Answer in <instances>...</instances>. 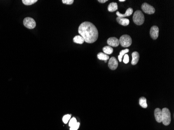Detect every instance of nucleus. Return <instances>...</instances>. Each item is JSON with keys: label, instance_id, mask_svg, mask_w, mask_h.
Masks as SVG:
<instances>
[{"label": "nucleus", "instance_id": "b1692460", "mask_svg": "<svg viewBox=\"0 0 174 130\" xmlns=\"http://www.w3.org/2000/svg\"><path fill=\"white\" fill-rule=\"evenodd\" d=\"M74 0H63L62 2L64 4H66L67 5H71L74 3Z\"/></svg>", "mask_w": 174, "mask_h": 130}, {"label": "nucleus", "instance_id": "f3484780", "mask_svg": "<svg viewBox=\"0 0 174 130\" xmlns=\"http://www.w3.org/2000/svg\"><path fill=\"white\" fill-rule=\"evenodd\" d=\"M97 57H98V59H99L101 60V61H107L109 59V56L108 55L105 54L104 53H101V52L98 53Z\"/></svg>", "mask_w": 174, "mask_h": 130}, {"label": "nucleus", "instance_id": "6e6552de", "mask_svg": "<svg viewBox=\"0 0 174 130\" xmlns=\"http://www.w3.org/2000/svg\"><path fill=\"white\" fill-rule=\"evenodd\" d=\"M108 67L111 69L114 70L117 68V67L119 65L118 61H117L116 58L115 57H112L108 61Z\"/></svg>", "mask_w": 174, "mask_h": 130}, {"label": "nucleus", "instance_id": "ddd939ff", "mask_svg": "<svg viewBox=\"0 0 174 130\" xmlns=\"http://www.w3.org/2000/svg\"><path fill=\"white\" fill-rule=\"evenodd\" d=\"M132 65H136L137 64L139 60V54L138 52H134L132 53Z\"/></svg>", "mask_w": 174, "mask_h": 130}, {"label": "nucleus", "instance_id": "412c9836", "mask_svg": "<svg viewBox=\"0 0 174 130\" xmlns=\"http://www.w3.org/2000/svg\"><path fill=\"white\" fill-rule=\"evenodd\" d=\"M71 118V114H66L63 117V121L65 124H67L69 120Z\"/></svg>", "mask_w": 174, "mask_h": 130}, {"label": "nucleus", "instance_id": "aec40b11", "mask_svg": "<svg viewBox=\"0 0 174 130\" xmlns=\"http://www.w3.org/2000/svg\"><path fill=\"white\" fill-rule=\"evenodd\" d=\"M37 0H23L22 2L25 5H31L37 2Z\"/></svg>", "mask_w": 174, "mask_h": 130}, {"label": "nucleus", "instance_id": "7ed1b4c3", "mask_svg": "<svg viewBox=\"0 0 174 130\" xmlns=\"http://www.w3.org/2000/svg\"><path fill=\"white\" fill-rule=\"evenodd\" d=\"M133 21L137 25H142L145 22V16L142 12L140 11H136L134 14Z\"/></svg>", "mask_w": 174, "mask_h": 130}, {"label": "nucleus", "instance_id": "9b49d317", "mask_svg": "<svg viewBox=\"0 0 174 130\" xmlns=\"http://www.w3.org/2000/svg\"><path fill=\"white\" fill-rule=\"evenodd\" d=\"M116 20H117V21L119 22V24L121 25L122 26H128L130 22L128 19L120 17H117Z\"/></svg>", "mask_w": 174, "mask_h": 130}, {"label": "nucleus", "instance_id": "f03ea898", "mask_svg": "<svg viewBox=\"0 0 174 130\" xmlns=\"http://www.w3.org/2000/svg\"><path fill=\"white\" fill-rule=\"evenodd\" d=\"M162 121L164 125H169L171 122V114L168 108H164L162 110Z\"/></svg>", "mask_w": 174, "mask_h": 130}, {"label": "nucleus", "instance_id": "9d476101", "mask_svg": "<svg viewBox=\"0 0 174 130\" xmlns=\"http://www.w3.org/2000/svg\"><path fill=\"white\" fill-rule=\"evenodd\" d=\"M154 116L156 121L158 123H161L162 121V112L160 108H156L154 111Z\"/></svg>", "mask_w": 174, "mask_h": 130}, {"label": "nucleus", "instance_id": "2eb2a0df", "mask_svg": "<svg viewBox=\"0 0 174 130\" xmlns=\"http://www.w3.org/2000/svg\"><path fill=\"white\" fill-rule=\"evenodd\" d=\"M139 105L143 108H147L148 107V105L147 103V99L145 97H141L139 98Z\"/></svg>", "mask_w": 174, "mask_h": 130}, {"label": "nucleus", "instance_id": "f257e3e1", "mask_svg": "<svg viewBox=\"0 0 174 130\" xmlns=\"http://www.w3.org/2000/svg\"><path fill=\"white\" fill-rule=\"evenodd\" d=\"M79 35L88 43H93L97 40L99 32L97 28L91 22L85 21L82 22L78 28Z\"/></svg>", "mask_w": 174, "mask_h": 130}, {"label": "nucleus", "instance_id": "423d86ee", "mask_svg": "<svg viewBox=\"0 0 174 130\" xmlns=\"http://www.w3.org/2000/svg\"><path fill=\"white\" fill-rule=\"evenodd\" d=\"M141 8L142 11L147 14L151 15L156 12L155 8L152 6L150 5L147 3H144L141 6Z\"/></svg>", "mask_w": 174, "mask_h": 130}, {"label": "nucleus", "instance_id": "39448f33", "mask_svg": "<svg viewBox=\"0 0 174 130\" xmlns=\"http://www.w3.org/2000/svg\"><path fill=\"white\" fill-rule=\"evenodd\" d=\"M24 25L29 29H32L36 26V22L34 19L31 17H26L23 21Z\"/></svg>", "mask_w": 174, "mask_h": 130}, {"label": "nucleus", "instance_id": "6ab92c4d", "mask_svg": "<svg viewBox=\"0 0 174 130\" xmlns=\"http://www.w3.org/2000/svg\"><path fill=\"white\" fill-rule=\"evenodd\" d=\"M129 52V49L126 48V49H125L123 50H121L119 53V61L120 62H121L122 61V58L126 54L128 53Z\"/></svg>", "mask_w": 174, "mask_h": 130}, {"label": "nucleus", "instance_id": "5701e85b", "mask_svg": "<svg viewBox=\"0 0 174 130\" xmlns=\"http://www.w3.org/2000/svg\"><path fill=\"white\" fill-rule=\"evenodd\" d=\"M80 126L79 122H77L76 125H74L73 127H70V130H77Z\"/></svg>", "mask_w": 174, "mask_h": 130}, {"label": "nucleus", "instance_id": "20e7f679", "mask_svg": "<svg viewBox=\"0 0 174 130\" xmlns=\"http://www.w3.org/2000/svg\"><path fill=\"white\" fill-rule=\"evenodd\" d=\"M119 44L123 48L129 47L132 44V39L129 35H123L119 39Z\"/></svg>", "mask_w": 174, "mask_h": 130}, {"label": "nucleus", "instance_id": "a878e982", "mask_svg": "<svg viewBox=\"0 0 174 130\" xmlns=\"http://www.w3.org/2000/svg\"><path fill=\"white\" fill-rule=\"evenodd\" d=\"M108 0H98V2L101 3H105L106 2H108Z\"/></svg>", "mask_w": 174, "mask_h": 130}, {"label": "nucleus", "instance_id": "1a4fd4ad", "mask_svg": "<svg viewBox=\"0 0 174 130\" xmlns=\"http://www.w3.org/2000/svg\"><path fill=\"white\" fill-rule=\"evenodd\" d=\"M107 43L108 44V46H110L111 47H117L119 44V39L115 37H111L108 38L107 41Z\"/></svg>", "mask_w": 174, "mask_h": 130}, {"label": "nucleus", "instance_id": "dca6fc26", "mask_svg": "<svg viewBox=\"0 0 174 130\" xmlns=\"http://www.w3.org/2000/svg\"><path fill=\"white\" fill-rule=\"evenodd\" d=\"M73 41H74V42L77 43V44H82L84 43V38L82 37V36H80V35H77V36H75L74 37Z\"/></svg>", "mask_w": 174, "mask_h": 130}, {"label": "nucleus", "instance_id": "4468645a", "mask_svg": "<svg viewBox=\"0 0 174 130\" xmlns=\"http://www.w3.org/2000/svg\"><path fill=\"white\" fill-rule=\"evenodd\" d=\"M118 9V5L117 3L112 2L108 6V11L110 12H113L117 10Z\"/></svg>", "mask_w": 174, "mask_h": 130}, {"label": "nucleus", "instance_id": "0eeeda50", "mask_svg": "<svg viewBox=\"0 0 174 130\" xmlns=\"http://www.w3.org/2000/svg\"><path fill=\"white\" fill-rule=\"evenodd\" d=\"M150 35L151 37L153 40H156L158 37L159 35V28L156 26H153L151 27L150 31Z\"/></svg>", "mask_w": 174, "mask_h": 130}, {"label": "nucleus", "instance_id": "393cba45", "mask_svg": "<svg viewBox=\"0 0 174 130\" xmlns=\"http://www.w3.org/2000/svg\"><path fill=\"white\" fill-rule=\"evenodd\" d=\"M123 61H124L125 64H127L129 62V56L127 55V54H125L124 55V59H123Z\"/></svg>", "mask_w": 174, "mask_h": 130}, {"label": "nucleus", "instance_id": "a211bd4d", "mask_svg": "<svg viewBox=\"0 0 174 130\" xmlns=\"http://www.w3.org/2000/svg\"><path fill=\"white\" fill-rule=\"evenodd\" d=\"M103 52L107 55H110L113 52V48L110 46H105L103 48Z\"/></svg>", "mask_w": 174, "mask_h": 130}, {"label": "nucleus", "instance_id": "4be33fe9", "mask_svg": "<svg viewBox=\"0 0 174 130\" xmlns=\"http://www.w3.org/2000/svg\"><path fill=\"white\" fill-rule=\"evenodd\" d=\"M77 121V120L75 117H73V118H71V119L70 120V121L69 122V126L70 127H73V125H76Z\"/></svg>", "mask_w": 174, "mask_h": 130}, {"label": "nucleus", "instance_id": "bb28decb", "mask_svg": "<svg viewBox=\"0 0 174 130\" xmlns=\"http://www.w3.org/2000/svg\"><path fill=\"white\" fill-rule=\"evenodd\" d=\"M119 2H125V0H119Z\"/></svg>", "mask_w": 174, "mask_h": 130}, {"label": "nucleus", "instance_id": "f8f14e48", "mask_svg": "<svg viewBox=\"0 0 174 130\" xmlns=\"http://www.w3.org/2000/svg\"><path fill=\"white\" fill-rule=\"evenodd\" d=\"M132 13H133V9H132V8H129L127 10L126 13L124 14H122L120 13L119 12H116V15H117L118 17L125 18V17H127V16H130V15H132Z\"/></svg>", "mask_w": 174, "mask_h": 130}]
</instances>
